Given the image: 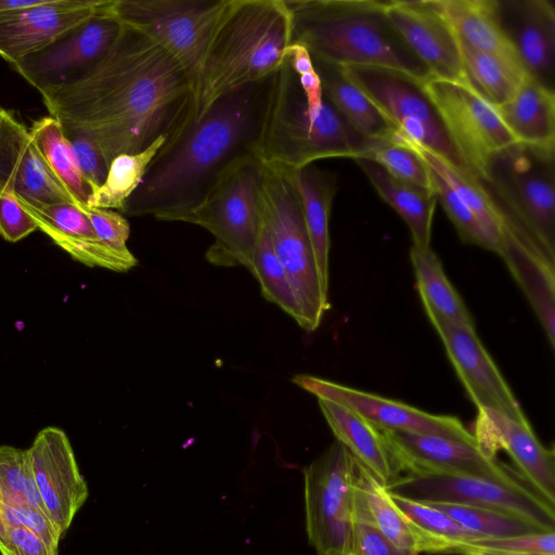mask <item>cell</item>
Here are the masks:
<instances>
[{
    "label": "cell",
    "instance_id": "obj_1",
    "mask_svg": "<svg viewBox=\"0 0 555 555\" xmlns=\"http://www.w3.org/2000/svg\"><path fill=\"white\" fill-rule=\"evenodd\" d=\"M191 89V77L168 52L121 25L90 70L41 95L50 116L91 139L109 166L118 155L172 137L188 113Z\"/></svg>",
    "mask_w": 555,
    "mask_h": 555
},
{
    "label": "cell",
    "instance_id": "obj_2",
    "mask_svg": "<svg viewBox=\"0 0 555 555\" xmlns=\"http://www.w3.org/2000/svg\"><path fill=\"white\" fill-rule=\"evenodd\" d=\"M268 81L230 92L166 141L121 212L181 221L236 160L254 154Z\"/></svg>",
    "mask_w": 555,
    "mask_h": 555
},
{
    "label": "cell",
    "instance_id": "obj_3",
    "mask_svg": "<svg viewBox=\"0 0 555 555\" xmlns=\"http://www.w3.org/2000/svg\"><path fill=\"white\" fill-rule=\"evenodd\" d=\"M291 43L285 0H230L192 81L185 118L168 140L199 120L224 95L270 78L285 62Z\"/></svg>",
    "mask_w": 555,
    "mask_h": 555
},
{
    "label": "cell",
    "instance_id": "obj_4",
    "mask_svg": "<svg viewBox=\"0 0 555 555\" xmlns=\"http://www.w3.org/2000/svg\"><path fill=\"white\" fill-rule=\"evenodd\" d=\"M292 43L311 59L335 66H377L420 80L431 77L426 66L392 27L386 1L285 0Z\"/></svg>",
    "mask_w": 555,
    "mask_h": 555
},
{
    "label": "cell",
    "instance_id": "obj_5",
    "mask_svg": "<svg viewBox=\"0 0 555 555\" xmlns=\"http://www.w3.org/2000/svg\"><path fill=\"white\" fill-rule=\"evenodd\" d=\"M380 142L358 133L326 98L311 115L287 57L269 78L253 151L261 164L294 171L324 158H366Z\"/></svg>",
    "mask_w": 555,
    "mask_h": 555
},
{
    "label": "cell",
    "instance_id": "obj_6",
    "mask_svg": "<svg viewBox=\"0 0 555 555\" xmlns=\"http://www.w3.org/2000/svg\"><path fill=\"white\" fill-rule=\"evenodd\" d=\"M260 184L261 164L248 154L236 160L182 218V222L203 227L215 237L206 253L210 263L242 266L251 272L263 229Z\"/></svg>",
    "mask_w": 555,
    "mask_h": 555
},
{
    "label": "cell",
    "instance_id": "obj_7",
    "mask_svg": "<svg viewBox=\"0 0 555 555\" xmlns=\"http://www.w3.org/2000/svg\"><path fill=\"white\" fill-rule=\"evenodd\" d=\"M260 195L263 222L299 304L302 328L312 332L320 325L330 302L328 293L321 284L297 192L286 171L261 164Z\"/></svg>",
    "mask_w": 555,
    "mask_h": 555
},
{
    "label": "cell",
    "instance_id": "obj_8",
    "mask_svg": "<svg viewBox=\"0 0 555 555\" xmlns=\"http://www.w3.org/2000/svg\"><path fill=\"white\" fill-rule=\"evenodd\" d=\"M555 151L514 143L489 160L482 182L495 202L555 256Z\"/></svg>",
    "mask_w": 555,
    "mask_h": 555
},
{
    "label": "cell",
    "instance_id": "obj_9",
    "mask_svg": "<svg viewBox=\"0 0 555 555\" xmlns=\"http://www.w3.org/2000/svg\"><path fill=\"white\" fill-rule=\"evenodd\" d=\"M408 142L435 154L461 172L477 178L464 162L426 94L422 81L377 66H338Z\"/></svg>",
    "mask_w": 555,
    "mask_h": 555
},
{
    "label": "cell",
    "instance_id": "obj_10",
    "mask_svg": "<svg viewBox=\"0 0 555 555\" xmlns=\"http://www.w3.org/2000/svg\"><path fill=\"white\" fill-rule=\"evenodd\" d=\"M230 0H104L103 12L145 35L189 74H197Z\"/></svg>",
    "mask_w": 555,
    "mask_h": 555
},
{
    "label": "cell",
    "instance_id": "obj_11",
    "mask_svg": "<svg viewBox=\"0 0 555 555\" xmlns=\"http://www.w3.org/2000/svg\"><path fill=\"white\" fill-rule=\"evenodd\" d=\"M304 474L309 543L317 555H354L357 461L335 440Z\"/></svg>",
    "mask_w": 555,
    "mask_h": 555
},
{
    "label": "cell",
    "instance_id": "obj_12",
    "mask_svg": "<svg viewBox=\"0 0 555 555\" xmlns=\"http://www.w3.org/2000/svg\"><path fill=\"white\" fill-rule=\"evenodd\" d=\"M385 489L391 495L425 504L451 503L494 509L555 531V506L525 481L504 483L464 475L408 473Z\"/></svg>",
    "mask_w": 555,
    "mask_h": 555
},
{
    "label": "cell",
    "instance_id": "obj_13",
    "mask_svg": "<svg viewBox=\"0 0 555 555\" xmlns=\"http://www.w3.org/2000/svg\"><path fill=\"white\" fill-rule=\"evenodd\" d=\"M422 86L457 152L482 179L490 158L516 143L496 107L469 85L429 77Z\"/></svg>",
    "mask_w": 555,
    "mask_h": 555
},
{
    "label": "cell",
    "instance_id": "obj_14",
    "mask_svg": "<svg viewBox=\"0 0 555 555\" xmlns=\"http://www.w3.org/2000/svg\"><path fill=\"white\" fill-rule=\"evenodd\" d=\"M103 3L90 18L12 66L40 93L79 79L104 57L121 28L103 12Z\"/></svg>",
    "mask_w": 555,
    "mask_h": 555
},
{
    "label": "cell",
    "instance_id": "obj_15",
    "mask_svg": "<svg viewBox=\"0 0 555 555\" xmlns=\"http://www.w3.org/2000/svg\"><path fill=\"white\" fill-rule=\"evenodd\" d=\"M398 472L453 474L514 483L515 469L485 455L476 442L383 429Z\"/></svg>",
    "mask_w": 555,
    "mask_h": 555
},
{
    "label": "cell",
    "instance_id": "obj_16",
    "mask_svg": "<svg viewBox=\"0 0 555 555\" xmlns=\"http://www.w3.org/2000/svg\"><path fill=\"white\" fill-rule=\"evenodd\" d=\"M292 380L318 399L330 400L357 411L382 429L476 442L473 434L455 416L430 414L401 401L311 375H296Z\"/></svg>",
    "mask_w": 555,
    "mask_h": 555
},
{
    "label": "cell",
    "instance_id": "obj_17",
    "mask_svg": "<svg viewBox=\"0 0 555 555\" xmlns=\"http://www.w3.org/2000/svg\"><path fill=\"white\" fill-rule=\"evenodd\" d=\"M478 449L489 457L501 450L512 459L520 478L555 506V455L535 436L529 421L490 408L477 409L474 430Z\"/></svg>",
    "mask_w": 555,
    "mask_h": 555
},
{
    "label": "cell",
    "instance_id": "obj_18",
    "mask_svg": "<svg viewBox=\"0 0 555 555\" xmlns=\"http://www.w3.org/2000/svg\"><path fill=\"white\" fill-rule=\"evenodd\" d=\"M27 450L44 514L63 537L88 498L69 439L61 428L49 426Z\"/></svg>",
    "mask_w": 555,
    "mask_h": 555
},
{
    "label": "cell",
    "instance_id": "obj_19",
    "mask_svg": "<svg viewBox=\"0 0 555 555\" xmlns=\"http://www.w3.org/2000/svg\"><path fill=\"white\" fill-rule=\"evenodd\" d=\"M385 12L392 27L431 77L469 85L457 37L436 0H389L386 1Z\"/></svg>",
    "mask_w": 555,
    "mask_h": 555
},
{
    "label": "cell",
    "instance_id": "obj_20",
    "mask_svg": "<svg viewBox=\"0 0 555 555\" xmlns=\"http://www.w3.org/2000/svg\"><path fill=\"white\" fill-rule=\"evenodd\" d=\"M31 206L76 204L51 171L30 133L14 114L0 108V195Z\"/></svg>",
    "mask_w": 555,
    "mask_h": 555
},
{
    "label": "cell",
    "instance_id": "obj_21",
    "mask_svg": "<svg viewBox=\"0 0 555 555\" xmlns=\"http://www.w3.org/2000/svg\"><path fill=\"white\" fill-rule=\"evenodd\" d=\"M430 322L476 408L495 409L517 420L527 418L496 364L482 346L476 328L440 320Z\"/></svg>",
    "mask_w": 555,
    "mask_h": 555
},
{
    "label": "cell",
    "instance_id": "obj_22",
    "mask_svg": "<svg viewBox=\"0 0 555 555\" xmlns=\"http://www.w3.org/2000/svg\"><path fill=\"white\" fill-rule=\"evenodd\" d=\"M102 3L103 0H44L36 7L0 14V56L16 63L90 18Z\"/></svg>",
    "mask_w": 555,
    "mask_h": 555
},
{
    "label": "cell",
    "instance_id": "obj_23",
    "mask_svg": "<svg viewBox=\"0 0 555 555\" xmlns=\"http://www.w3.org/2000/svg\"><path fill=\"white\" fill-rule=\"evenodd\" d=\"M20 204L33 217L38 230L46 233L76 261L117 272L128 271L137 264V259L129 249L117 250L96 235L89 218L77 204L61 203L37 207L23 202Z\"/></svg>",
    "mask_w": 555,
    "mask_h": 555
},
{
    "label": "cell",
    "instance_id": "obj_24",
    "mask_svg": "<svg viewBox=\"0 0 555 555\" xmlns=\"http://www.w3.org/2000/svg\"><path fill=\"white\" fill-rule=\"evenodd\" d=\"M500 16L526 72L554 90L555 9L548 0H499Z\"/></svg>",
    "mask_w": 555,
    "mask_h": 555
},
{
    "label": "cell",
    "instance_id": "obj_25",
    "mask_svg": "<svg viewBox=\"0 0 555 555\" xmlns=\"http://www.w3.org/2000/svg\"><path fill=\"white\" fill-rule=\"evenodd\" d=\"M336 440L385 487L398 478V469L382 428L343 404L318 399Z\"/></svg>",
    "mask_w": 555,
    "mask_h": 555
},
{
    "label": "cell",
    "instance_id": "obj_26",
    "mask_svg": "<svg viewBox=\"0 0 555 555\" xmlns=\"http://www.w3.org/2000/svg\"><path fill=\"white\" fill-rule=\"evenodd\" d=\"M516 142L555 151V92L527 75L514 94L495 106Z\"/></svg>",
    "mask_w": 555,
    "mask_h": 555
},
{
    "label": "cell",
    "instance_id": "obj_27",
    "mask_svg": "<svg viewBox=\"0 0 555 555\" xmlns=\"http://www.w3.org/2000/svg\"><path fill=\"white\" fill-rule=\"evenodd\" d=\"M286 172L300 202L322 287L328 293V222L338 186L337 176L313 164Z\"/></svg>",
    "mask_w": 555,
    "mask_h": 555
},
{
    "label": "cell",
    "instance_id": "obj_28",
    "mask_svg": "<svg viewBox=\"0 0 555 555\" xmlns=\"http://www.w3.org/2000/svg\"><path fill=\"white\" fill-rule=\"evenodd\" d=\"M436 3L459 39L524 68L503 28L499 0H436Z\"/></svg>",
    "mask_w": 555,
    "mask_h": 555
},
{
    "label": "cell",
    "instance_id": "obj_29",
    "mask_svg": "<svg viewBox=\"0 0 555 555\" xmlns=\"http://www.w3.org/2000/svg\"><path fill=\"white\" fill-rule=\"evenodd\" d=\"M354 160L378 195L404 220L410 229L413 245L429 247L436 194L395 178L372 159Z\"/></svg>",
    "mask_w": 555,
    "mask_h": 555
},
{
    "label": "cell",
    "instance_id": "obj_30",
    "mask_svg": "<svg viewBox=\"0 0 555 555\" xmlns=\"http://www.w3.org/2000/svg\"><path fill=\"white\" fill-rule=\"evenodd\" d=\"M324 96L362 137L386 141L398 131L377 106L339 70L338 66L312 60Z\"/></svg>",
    "mask_w": 555,
    "mask_h": 555
},
{
    "label": "cell",
    "instance_id": "obj_31",
    "mask_svg": "<svg viewBox=\"0 0 555 555\" xmlns=\"http://www.w3.org/2000/svg\"><path fill=\"white\" fill-rule=\"evenodd\" d=\"M410 259L428 319L475 327L472 314L430 246L413 245L410 249Z\"/></svg>",
    "mask_w": 555,
    "mask_h": 555
},
{
    "label": "cell",
    "instance_id": "obj_32",
    "mask_svg": "<svg viewBox=\"0 0 555 555\" xmlns=\"http://www.w3.org/2000/svg\"><path fill=\"white\" fill-rule=\"evenodd\" d=\"M457 40L469 85L494 106L506 102L529 75L521 66Z\"/></svg>",
    "mask_w": 555,
    "mask_h": 555
},
{
    "label": "cell",
    "instance_id": "obj_33",
    "mask_svg": "<svg viewBox=\"0 0 555 555\" xmlns=\"http://www.w3.org/2000/svg\"><path fill=\"white\" fill-rule=\"evenodd\" d=\"M29 133L51 171L65 186L77 205H87L92 194L82 178L61 122L46 116L35 120Z\"/></svg>",
    "mask_w": 555,
    "mask_h": 555
},
{
    "label": "cell",
    "instance_id": "obj_34",
    "mask_svg": "<svg viewBox=\"0 0 555 555\" xmlns=\"http://www.w3.org/2000/svg\"><path fill=\"white\" fill-rule=\"evenodd\" d=\"M395 505L413 527L418 554H450L459 542L483 538L474 533L443 512L425 503L389 494Z\"/></svg>",
    "mask_w": 555,
    "mask_h": 555
},
{
    "label": "cell",
    "instance_id": "obj_35",
    "mask_svg": "<svg viewBox=\"0 0 555 555\" xmlns=\"http://www.w3.org/2000/svg\"><path fill=\"white\" fill-rule=\"evenodd\" d=\"M357 487L376 528L399 548L418 555L413 527L395 505L385 486L358 462Z\"/></svg>",
    "mask_w": 555,
    "mask_h": 555
},
{
    "label": "cell",
    "instance_id": "obj_36",
    "mask_svg": "<svg viewBox=\"0 0 555 555\" xmlns=\"http://www.w3.org/2000/svg\"><path fill=\"white\" fill-rule=\"evenodd\" d=\"M166 140L167 135H162L141 152L115 157L109 164L104 183L91 194L87 205L121 211Z\"/></svg>",
    "mask_w": 555,
    "mask_h": 555
},
{
    "label": "cell",
    "instance_id": "obj_37",
    "mask_svg": "<svg viewBox=\"0 0 555 555\" xmlns=\"http://www.w3.org/2000/svg\"><path fill=\"white\" fill-rule=\"evenodd\" d=\"M251 273L258 280L263 297L278 305L302 327L304 318L299 304L288 276L273 250L264 222L254 255Z\"/></svg>",
    "mask_w": 555,
    "mask_h": 555
},
{
    "label": "cell",
    "instance_id": "obj_38",
    "mask_svg": "<svg viewBox=\"0 0 555 555\" xmlns=\"http://www.w3.org/2000/svg\"><path fill=\"white\" fill-rule=\"evenodd\" d=\"M454 519L465 529L483 538H504L547 531L526 519L494 509L451 504H428Z\"/></svg>",
    "mask_w": 555,
    "mask_h": 555
},
{
    "label": "cell",
    "instance_id": "obj_39",
    "mask_svg": "<svg viewBox=\"0 0 555 555\" xmlns=\"http://www.w3.org/2000/svg\"><path fill=\"white\" fill-rule=\"evenodd\" d=\"M0 498L44 513L28 450L0 447Z\"/></svg>",
    "mask_w": 555,
    "mask_h": 555
},
{
    "label": "cell",
    "instance_id": "obj_40",
    "mask_svg": "<svg viewBox=\"0 0 555 555\" xmlns=\"http://www.w3.org/2000/svg\"><path fill=\"white\" fill-rule=\"evenodd\" d=\"M366 158L379 164L395 178L434 192L428 166L399 133L378 143Z\"/></svg>",
    "mask_w": 555,
    "mask_h": 555
},
{
    "label": "cell",
    "instance_id": "obj_41",
    "mask_svg": "<svg viewBox=\"0 0 555 555\" xmlns=\"http://www.w3.org/2000/svg\"><path fill=\"white\" fill-rule=\"evenodd\" d=\"M450 554L456 555H555V531H542L504 538H479L459 542Z\"/></svg>",
    "mask_w": 555,
    "mask_h": 555
},
{
    "label": "cell",
    "instance_id": "obj_42",
    "mask_svg": "<svg viewBox=\"0 0 555 555\" xmlns=\"http://www.w3.org/2000/svg\"><path fill=\"white\" fill-rule=\"evenodd\" d=\"M428 168L434 193L456 229L460 238L466 244L477 245L495 253V244L457 193L435 170Z\"/></svg>",
    "mask_w": 555,
    "mask_h": 555
},
{
    "label": "cell",
    "instance_id": "obj_43",
    "mask_svg": "<svg viewBox=\"0 0 555 555\" xmlns=\"http://www.w3.org/2000/svg\"><path fill=\"white\" fill-rule=\"evenodd\" d=\"M354 555H417L403 551L388 540L371 521L356 481Z\"/></svg>",
    "mask_w": 555,
    "mask_h": 555
},
{
    "label": "cell",
    "instance_id": "obj_44",
    "mask_svg": "<svg viewBox=\"0 0 555 555\" xmlns=\"http://www.w3.org/2000/svg\"><path fill=\"white\" fill-rule=\"evenodd\" d=\"M63 131L78 169L93 193L104 183L109 166L100 147L87 135L66 127H63Z\"/></svg>",
    "mask_w": 555,
    "mask_h": 555
},
{
    "label": "cell",
    "instance_id": "obj_45",
    "mask_svg": "<svg viewBox=\"0 0 555 555\" xmlns=\"http://www.w3.org/2000/svg\"><path fill=\"white\" fill-rule=\"evenodd\" d=\"M286 57L305 95L309 113L318 115L325 98L309 51L301 44L291 43L286 49Z\"/></svg>",
    "mask_w": 555,
    "mask_h": 555
},
{
    "label": "cell",
    "instance_id": "obj_46",
    "mask_svg": "<svg viewBox=\"0 0 555 555\" xmlns=\"http://www.w3.org/2000/svg\"><path fill=\"white\" fill-rule=\"evenodd\" d=\"M13 526H26L33 529L54 547H57L62 538L41 511L0 498V529Z\"/></svg>",
    "mask_w": 555,
    "mask_h": 555
},
{
    "label": "cell",
    "instance_id": "obj_47",
    "mask_svg": "<svg viewBox=\"0 0 555 555\" xmlns=\"http://www.w3.org/2000/svg\"><path fill=\"white\" fill-rule=\"evenodd\" d=\"M89 218L96 235L107 245L117 250H128L127 241L130 235L128 220L112 209L78 205Z\"/></svg>",
    "mask_w": 555,
    "mask_h": 555
},
{
    "label": "cell",
    "instance_id": "obj_48",
    "mask_svg": "<svg viewBox=\"0 0 555 555\" xmlns=\"http://www.w3.org/2000/svg\"><path fill=\"white\" fill-rule=\"evenodd\" d=\"M1 555H57V547L26 526L0 529Z\"/></svg>",
    "mask_w": 555,
    "mask_h": 555
},
{
    "label": "cell",
    "instance_id": "obj_49",
    "mask_svg": "<svg viewBox=\"0 0 555 555\" xmlns=\"http://www.w3.org/2000/svg\"><path fill=\"white\" fill-rule=\"evenodd\" d=\"M38 230L33 217L9 194L0 195V235L15 243Z\"/></svg>",
    "mask_w": 555,
    "mask_h": 555
},
{
    "label": "cell",
    "instance_id": "obj_50",
    "mask_svg": "<svg viewBox=\"0 0 555 555\" xmlns=\"http://www.w3.org/2000/svg\"><path fill=\"white\" fill-rule=\"evenodd\" d=\"M43 1L44 0H0V14L36 7Z\"/></svg>",
    "mask_w": 555,
    "mask_h": 555
}]
</instances>
